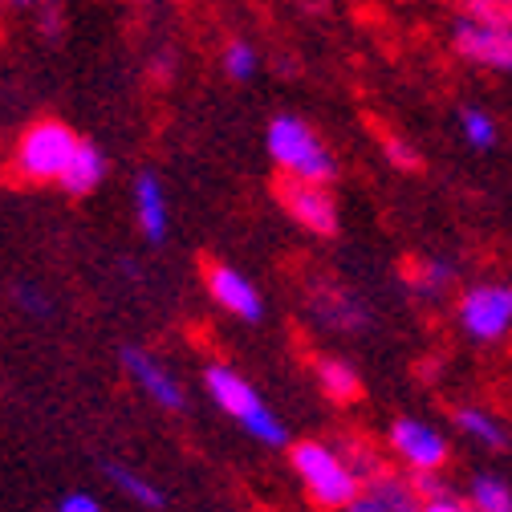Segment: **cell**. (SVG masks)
I'll list each match as a JSON object with an SVG mask.
<instances>
[{"label": "cell", "instance_id": "1", "mask_svg": "<svg viewBox=\"0 0 512 512\" xmlns=\"http://www.w3.org/2000/svg\"><path fill=\"white\" fill-rule=\"evenodd\" d=\"M265 151L281 167V175L305 179V183H334L338 179V159L322 143V135L297 114H277L265 131Z\"/></svg>", "mask_w": 512, "mask_h": 512}, {"label": "cell", "instance_id": "2", "mask_svg": "<svg viewBox=\"0 0 512 512\" xmlns=\"http://www.w3.org/2000/svg\"><path fill=\"white\" fill-rule=\"evenodd\" d=\"M293 472L301 476L317 508H350L362 496V480L354 476V468L317 439H305L293 447Z\"/></svg>", "mask_w": 512, "mask_h": 512}, {"label": "cell", "instance_id": "3", "mask_svg": "<svg viewBox=\"0 0 512 512\" xmlns=\"http://www.w3.org/2000/svg\"><path fill=\"white\" fill-rule=\"evenodd\" d=\"M204 382H208V395H212L252 439H261V443H269V447H285V443H289L285 423L269 411V403H265L261 395L252 391V382H244L232 366H208Z\"/></svg>", "mask_w": 512, "mask_h": 512}, {"label": "cell", "instance_id": "4", "mask_svg": "<svg viewBox=\"0 0 512 512\" xmlns=\"http://www.w3.org/2000/svg\"><path fill=\"white\" fill-rule=\"evenodd\" d=\"M78 135L70 131L66 122H57V118H41L33 122L29 131L17 139V171L33 183H49V179H61V171L70 167L74 151H78Z\"/></svg>", "mask_w": 512, "mask_h": 512}, {"label": "cell", "instance_id": "5", "mask_svg": "<svg viewBox=\"0 0 512 512\" xmlns=\"http://www.w3.org/2000/svg\"><path fill=\"white\" fill-rule=\"evenodd\" d=\"M273 196L277 204L285 208V216L293 224H301L305 232L313 236H334L342 216H338V200L326 183H305V179H293V175H281L273 183Z\"/></svg>", "mask_w": 512, "mask_h": 512}, {"label": "cell", "instance_id": "6", "mask_svg": "<svg viewBox=\"0 0 512 512\" xmlns=\"http://www.w3.org/2000/svg\"><path fill=\"white\" fill-rule=\"evenodd\" d=\"M447 41H452L456 57H464L468 66L512 78V29H488L468 17H456L447 25Z\"/></svg>", "mask_w": 512, "mask_h": 512}, {"label": "cell", "instance_id": "7", "mask_svg": "<svg viewBox=\"0 0 512 512\" xmlns=\"http://www.w3.org/2000/svg\"><path fill=\"white\" fill-rule=\"evenodd\" d=\"M460 322L472 338L496 342L512 326V285H476L460 301Z\"/></svg>", "mask_w": 512, "mask_h": 512}, {"label": "cell", "instance_id": "8", "mask_svg": "<svg viewBox=\"0 0 512 512\" xmlns=\"http://www.w3.org/2000/svg\"><path fill=\"white\" fill-rule=\"evenodd\" d=\"M391 447L415 468V472H435L447 464V443L439 431H431L419 419H395L391 423Z\"/></svg>", "mask_w": 512, "mask_h": 512}, {"label": "cell", "instance_id": "9", "mask_svg": "<svg viewBox=\"0 0 512 512\" xmlns=\"http://www.w3.org/2000/svg\"><path fill=\"white\" fill-rule=\"evenodd\" d=\"M122 366H126V374H131L159 407H167V411H183V391H179V382L171 378V370H167L159 358H151V354L139 350V346H122Z\"/></svg>", "mask_w": 512, "mask_h": 512}, {"label": "cell", "instance_id": "10", "mask_svg": "<svg viewBox=\"0 0 512 512\" xmlns=\"http://www.w3.org/2000/svg\"><path fill=\"white\" fill-rule=\"evenodd\" d=\"M208 293H212V301H216L220 309L236 313L240 322H256V317L265 313L261 293L252 289V281H248L244 273L228 269V265H212V269H208Z\"/></svg>", "mask_w": 512, "mask_h": 512}, {"label": "cell", "instance_id": "11", "mask_svg": "<svg viewBox=\"0 0 512 512\" xmlns=\"http://www.w3.org/2000/svg\"><path fill=\"white\" fill-rule=\"evenodd\" d=\"M135 212H139L143 236L151 244H163L167 240V196H163V183L155 171L135 175Z\"/></svg>", "mask_w": 512, "mask_h": 512}, {"label": "cell", "instance_id": "12", "mask_svg": "<svg viewBox=\"0 0 512 512\" xmlns=\"http://www.w3.org/2000/svg\"><path fill=\"white\" fill-rule=\"evenodd\" d=\"M102 179H106V155H102V147L98 143H90V139H82L78 143V151H74V159H70V167L61 171V187L70 191V196H90L94 187H102Z\"/></svg>", "mask_w": 512, "mask_h": 512}, {"label": "cell", "instance_id": "13", "mask_svg": "<svg viewBox=\"0 0 512 512\" xmlns=\"http://www.w3.org/2000/svg\"><path fill=\"white\" fill-rule=\"evenodd\" d=\"M317 382L322 391L334 399V403H354L362 395V382H358V370L350 362H338V358H322L317 362Z\"/></svg>", "mask_w": 512, "mask_h": 512}, {"label": "cell", "instance_id": "14", "mask_svg": "<svg viewBox=\"0 0 512 512\" xmlns=\"http://www.w3.org/2000/svg\"><path fill=\"white\" fill-rule=\"evenodd\" d=\"M220 70H224L228 82H252L256 70H261V53H256L252 41L232 37V41L220 49Z\"/></svg>", "mask_w": 512, "mask_h": 512}, {"label": "cell", "instance_id": "15", "mask_svg": "<svg viewBox=\"0 0 512 512\" xmlns=\"http://www.w3.org/2000/svg\"><path fill=\"white\" fill-rule=\"evenodd\" d=\"M106 476H110L126 496H131L135 504H143V508H163V504H167L163 488H159V484H151L147 476L131 472V468H122V464H106Z\"/></svg>", "mask_w": 512, "mask_h": 512}, {"label": "cell", "instance_id": "16", "mask_svg": "<svg viewBox=\"0 0 512 512\" xmlns=\"http://www.w3.org/2000/svg\"><path fill=\"white\" fill-rule=\"evenodd\" d=\"M460 135H464V143L476 147V151H492L496 139H500L496 118H492L488 110H480V106H464V110H460Z\"/></svg>", "mask_w": 512, "mask_h": 512}, {"label": "cell", "instance_id": "17", "mask_svg": "<svg viewBox=\"0 0 512 512\" xmlns=\"http://www.w3.org/2000/svg\"><path fill=\"white\" fill-rule=\"evenodd\" d=\"M456 17L488 29H512V0H456Z\"/></svg>", "mask_w": 512, "mask_h": 512}, {"label": "cell", "instance_id": "18", "mask_svg": "<svg viewBox=\"0 0 512 512\" xmlns=\"http://www.w3.org/2000/svg\"><path fill=\"white\" fill-rule=\"evenodd\" d=\"M370 496H378L391 512H423V500L415 496V488L407 480H395L382 472L378 480H370Z\"/></svg>", "mask_w": 512, "mask_h": 512}, {"label": "cell", "instance_id": "19", "mask_svg": "<svg viewBox=\"0 0 512 512\" xmlns=\"http://www.w3.org/2000/svg\"><path fill=\"white\" fill-rule=\"evenodd\" d=\"M472 508L476 512H512V488L500 476H476L472 480Z\"/></svg>", "mask_w": 512, "mask_h": 512}, {"label": "cell", "instance_id": "20", "mask_svg": "<svg viewBox=\"0 0 512 512\" xmlns=\"http://www.w3.org/2000/svg\"><path fill=\"white\" fill-rule=\"evenodd\" d=\"M456 427L464 435H472L476 443H484V447H504V431L496 427V419L484 415V411H476V407H460L456 411Z\"/></svg>", "mask_w": 512, "mask_h": 512}, {"label": "cell", "instance_id": "21", "mask_svg": "<svg viewBox=\"0 0 512 512\" xmlns=\"http://www.w3.org/2000/svg\"><path fill=\"white\" fill-rule=\"evenodd\" d=\"M407 277H411V285H415L419 293H439L447 281L456 277V269L447 265V261H419V265L407 269Z\"/></svg>", "mask_w": 512, "mask_h": 512}, {"label": "cell", "instance_id": "22", "mask_svg": "<svg viewBox=\"0 0 512 512\" xmlns=\"http://www.w3.org/2000/svg\"><path fill=\"white\" fill-rule=\"evenodd\" d=\"M378 143H382V155L391 159V167H399V171H419V151H415L407 139H399V135H378Z\"/></svg>", "mask_w": 512, "mask_h": 512}, {"label": "cell", "instance_id": "23", "mask_svg": "<svg viewBox=\"0 0 512 512\" xmlns=\"http://www.w3.org/2000/svg\"><path fill=\"white\" fill-rule=\"evenodd\" d=\"M37 21H41V37L53 41L61 33V9H57V0H41L37 5Z\"/></svg>", "mask_w": 512, "mask_h": 512}, {"label": "cell", "instance_id": "24", "mask_svg": "<svg viewBox=\"0 0 512 512\" xmlns=\"http://www.w3.org/2000/svg\"><path fill=\"white\" fill-rule=\"evenodd\" d=\"M411 488H415V496L427 504V500H439L443 496V488H439V480H435V472H415L411 476Z\"/></svg>", "mask_w": 512, "mask_h": 512}, {"label": "cell", "instance_id": "25", "mask_svg": "<svg viewBox=\"0 0 512 512\" xmlns=\"http://www.w3.org/2000/svg\"><path fill=\"white\" fill-rule=\"evenodd\" d=\"M17 305H21V309H29L33 317H45V313H49V301H45L33 285H21V289H17Z\"/></svg>", "mask_w": 512, "mask_h": 512}, {"label": "cell", "instance_id": "26", "mask_svg": "<svg viewBox=\"0 0 512 512\" xmlns=\"http://www.w3.org/2000/svg\"><path fill=\"white\" fill-rule=\"evenodd\" d=\"M57 512H102V504L90 492H70L66 500L57 504Z\"/></svg>", "mask_w": 512, "mask_h": 512}, {"label": "cell", "instance_id": "27", "mask_svg": "<svg viewBox=\"0 0 512 512\" xmlns=\"http://www.w3.org/2000/svg\"><path fill=\"white\" fill-rule=\"evenodd\" d=\"M151 78L155 82H171L175 78V53L171 49H163V53L151 57Z\"/></svg>", "mask_w": 512, "mask_h": 512}, {"label": "cell", "instance_id": "28", "mask_svg": "<svg viewBox=\"0 0 512 512\" xmlns=\"http://www.w3.org/2000/svg\"><path fill=\"white\" fill-rule=\"evenodd\" d=\"M423 512H472V508L460 504V500H452V496H439V500H427Z\"/></svg>", "mask_w": 512, "mask_h": 512}, {"label": "cell", "instance_id": "29", "mask_svg": "<svg viewBox=\"0 0 512 512\" xmlns=\"http://www.w3.org/2000/svg\"><path fill=\"white\" fill-rule=\"evenodd\" d=\"M346 512H391V508H387V504H382L378 496H370V492H362V496H358V500H354V504H350Z\"/></svg>", "mask_w": 512, "mask_h": 512}, {"label": "cell", "instance_id": "30", "mask_svg": "<svg viewBox=\"0 0 512 512\" xmlns=\"http://www.w3.org/2000/svg\"><path fill=\"white\" fill-rule=\"evenodd\" d=\"M297 5H301L305 13H326V9H330V0H297Z\"/></svg>", "mask_w": 512, "mask_h": 512}, {"label": "cell", "instance_id": "31", "mask_svg": "<svg viewBox=\"0 0 512 512\" xmlns=\"http://www.w3.org/2000/svg\"><path fill=\"white\" fill-rule=\"evenodd\" d=\"M41 0H5V9H37Z\"/></svg>", "mask_w": 512, "mask_h": 512}, {"label": "cell", "instance_id": "32", "mask_svg": "<svg viewBox=\"0 0 512 512\" xmlns=\"http://www.w3.org/2000/svg\"><path fill=\"white\" fill-rule=\"evenodd\" d=\"M139 5H159V0H139Z\"/></svg>", "mask_w": 512, "mask_h": 512}, {"label": "cell", "instance_id": "33", "mask_svg": "<svg viewBox=\"0 0 512 512\" xmlns=\"http://www.w3.org/2000/svg\"><path fill=\"white\" fill-rule=\"evenodd\" d=\"M0 13H5V0H0Z\"/></svg>", "mask_w": 512, "mask_h": 512}]
</instances>
